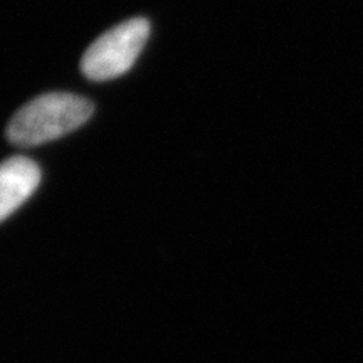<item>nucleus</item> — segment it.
<instances>
[{
    "mask_svg": "<svg viewBox=\"0 0 363 363\" xmlns=\"http://www.w3.org/2000/svg\"><path fill=\"white\" fill-rule=\"evenodd\" d=\"M150 24L136 17L106 30L89 45L81 61L84 76L93 81H108L131 69L147 44Z\"/></svg>",
    "mask_w": 363,
    "mask_h": 363,
    "instance_id": "nucleus-2",
    "label": "nucleus"
},
{
    "mask_svg": "<svg viewBox=\"0 0 363 363\" xmlns=\"http://www.w3.org/2000/svg\"><path fill=\"white\" fill-rule=\"evenodd\" d=\"M40 182L38 163L27 157H11L0 163V222L35 192Z\"/></svg>",
    "mask_w": 363,
    "mask_h": 363,
    "instance_id": "nucleus-3",
    "label": "nucleus"
},
{
    "mask_svg": "<svg viewBox=\"0 0 363 363\" xmlns=\"http://www.w3.org/2000/svg\"><path fill=\"white\" fill-rule=\"evenodd\" d=\"M93 103L72 93H45L21 108L7 126V138L35 147L78 130L93 115Z\"/></svg>",
    "mask_w": 363,
    "mask_h": 363,
    "instance_id": "nucleus-1",
    "label": "nucleus"
}]
</instances>
